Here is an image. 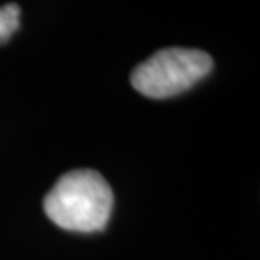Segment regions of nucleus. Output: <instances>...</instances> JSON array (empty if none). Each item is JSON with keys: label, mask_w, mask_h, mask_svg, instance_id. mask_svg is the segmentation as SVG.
<instances>
[{"label": "nucleus", "mask_w": 260, "mask_h": 260, "mask_svg": "<svg viewBox=\"0 0 260 260\" xmlns=\"http://www.w3.org/2000/svg\"><path fill=\"white\" fill-rule=\"evenodd\" d=\"M212 70V58L197 48H164L131 74L135 91L149 99H170L185 93Z\"/></svg>", "instance_id": "nucleus-2"}, {"label": "nucleus", "mask_w": 260, "mask_h": 260, "mask_svg": "<svg viewBox=\"0 0 260 260\" xmlns=\"http://www.w3.org/2000/svg\"><path fill=\"white\" fill-rule=\"evenodd\" d=\"M19 27V6L6 4L0 6V45L6 43Z\"/></svg>", "instance_id": "nucleus-3"}, {"label": "nucleus", "mask_w": 260, "mask_h": 260, "mask_svg": "<svg viewBox=\"0 0 260 260\" xmlns=\"http://www.w3.org/2000/svg\"><path fill=\"white\" fill-rule=\"evenodd\" d=\"M114 195L99 172L74 170L56 181L45 197L47 216L70 232H99L110 220Z\"/></svg>", "instance_id": "nucleus-1"}]
</instances>
